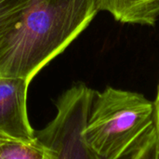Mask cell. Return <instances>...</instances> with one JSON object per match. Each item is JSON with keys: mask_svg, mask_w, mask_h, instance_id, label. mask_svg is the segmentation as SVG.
I'll return each instance as SVG.
<instances>
[{"mask_svg": "<svg viewBox=\"0 0 159 159\" xmlns=\"http://www.w3.org/2000/svg\"><path fill=\"white\" fill-rule=\"evenodd\" d=\"M98 12L96 0H32L0 43V75L31 82Z\"/></svg>", "mask_w": 159, "mask_h": 159, "instance_id": "obj_1", "label": "cell"}, {"mask_svg": "<svg viewBox=\"0 0 159 159\" xmlns=\"http://www.w3.org/2000/svg\"><path fill=\"white\" fill-rule=\"evenodd\" d=\"M155 129L154 102L141 93L107 87L96 92L83 138L97 159H124Z\"/></svg>", "mask_w": 159, "mask_h": 159, "instance_id": "obj_2", "label": "cell"}, {"mask_svg": "<svg viewBox=\"0 0 159 159\" xmlns=\"http://www.w3.org/2000/svg\"><path fill=\"white\" fill-rule=\"evenodd\" d=\"M96 92L78 83L58 98L55 116L35 132V138L46 148L44 159H97L83 138ZM137 151L124 159H135Z\"/></svg>", "mask_w": 159, "mask_h": 159, "instance_id": "obj_3", "label": "cell"}, {"mask_svg": "<svg viewBox=\"0 0 159 159\" xmlns=\"http://www.w3.org/2000/svg\"><path fill=\"white\" fill-rule=\"evenodd\" d=\"M30 81L0 75V136L30 141L35 136L27 112Z\"/></svg>", "mask_w": 159, "mask_h": 159, "instance_id": "obj_4", "label": "cell"}, {"mask_svg": "<svg viewBox=\"0 0 159 159\" xmlns=\"http://www.w3.org/2000/svg\"><path fill=\"white\" fill-rule=\"evenodd\" d=\"M100 10L109 12L117 21L154 26L159 18V0H96Z\"/></svg>", "mask_w": 159, "mask_h": 159, "instance_id": "obj_5", "label": "cell"}, {"mask_svg": "<svg viewBox=\"0 0 159 159\" xmlns=\"http://www.w3.org/2000/svg\"><path fill=\"white\" fill-rule=\"evenodd\" d=\"M45 146L35 138L30 141L0 136V159H44Z\"/></svg>", "mask_w": 159, "mask_h": 159, "instance_id": "obj_6", "label": "cell"}, {"mask_svg": "<svg viewBox=\"0 0 159 159\" xmlns=\"http://www.w3.org/2000/svg\"><path fill=\"white\" fill-rule=\"evenodd\" d=\"M32 0H0V43L19 21Z\"/></svg>", "mask_w": 159, "mask_h": 159, "instance_id": "obj_7", "label": "cell"}, {"mask_svg": "<svg viewBox=\"0 0 159 159\" xmlns=\"http://www.w3.org/2000/svg\"><path fill=\"white\" fill-rule=\"evenodd\" d=\"M135 159H159V140L156 129L138 149Z\"/></svg>", "mask_w": 159, "mask_h": 159, "instance_id": "obj_8", "label": "cell"}, {"mask_svg": "<svg viewBox=\"0 0 159 159\" xmlns=\"http://www.w3.org/2000/svg\"><path fill=\"white\" fill-rule=\"evenodd\" d=\"M155 105V120H156V130L159 140V85L157 89V99L154 102Z\"/></svg>", "mask_w": 159, "mask_h": 159, "instance_id": "obj_9", "label": "cell"}]
</instances>
